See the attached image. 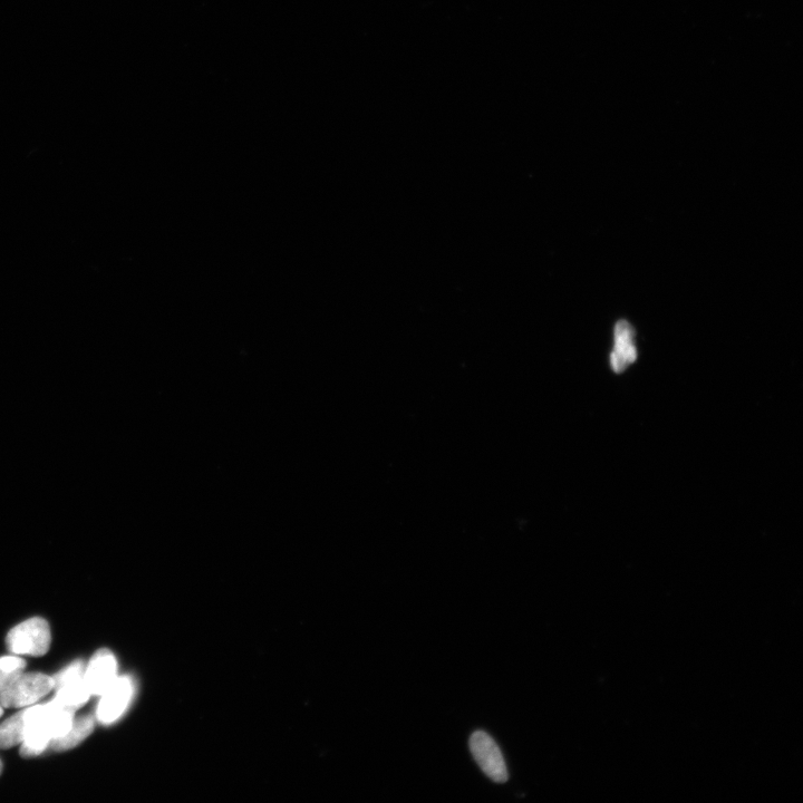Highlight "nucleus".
I'll return each instance as SVG.
<instances>
[{
	"label": "nucleus",
	"instance_id": "obj_13",
	"mask_svg": "<svg viewBox=\"0 0 803 803\" xmlns=\"http://www.w3.org/2000/svg\"><path fill=\"white\" fill-rule=\"evenodd\" d=\"M2 771H3V763L2 761H0V775H2Z\"/></svg>",
	"mask_w": 803,
	"mask_h": 803
},
{
	"label": "nucleus",
	"instance_id": "obj_10",
	"mask_svg": "<svg viewBox=\"0 0 803 803\" xmlns=\"http://www.w3.org/2000/svg\"><path fill=\"white\" fill-rule=\"evenodd\" d=\"M95 721L91 715H84L79 719H74L72 727L62 737L50 742V747L56 752L71 750L89 738L94 731Z\"/></svg>",
	"mask_w": 803,
	"mask_h": 803
},
{
	"label": "nucleus",
	"instance_id": "obj_2",
	"mask_svg": "<svg viewBox=\"0 0 803 803\" xmlns=\"http://www.w3.org/2000/svg\"><path fill=\"white\" fill-rule=\"evenodd\" d=\"M54 686L55 682L51 676L23 672L0 695V705L4 709L25 708L43 699L54 690Z\"/></svg>",
	"mask_w": 803,
	"mask_h": 803
},
{
	"label": "nucleus",
	"instance_id": "obj_4",
	"mask_svg": "<svg viewBox=\"0 0 803 803\" xmlns=\"http://www.w3.org/2000/svg\"><path fill=\"white\" fill-rule=\"evenodd\" d=\"M474 760L485 775L496 783L508 781V770L505 759L495 740L483 731L474 732L469 742Z\"/></svg>",
	"mask_w": 803,
	"mask_h": 803
},
{
	"label": "nucleus",
	"instance_id": "obj_7",
	"mask_svg": "<svg viewBox=\"0 0 803 803\" xmlns=\"http://www.w3.org/2000/svg\"><path fill=\"white\" fill-rule=\"evenodd\" d=\"M118 677V662L106 648L94 654L84 671V683L91 696H102Z\"/></svg>",
	"mask_w": 803,
	"mask_h": 803
},
{
	"label": "nucleus",
	"instance_id": "obj_11",
	"mask_svg": "<svg viewBox=\"0 0 803 803\" xmlns=\"http://www.w3.org/2000/svg\"><path fill=\"white\" fill-rule=\"evenodd\" d=\"M26 667V662L19 657L5 656L0 659V695L8 688Z\"/></svg>",
	"mask_w": 803,
	"mask_h": 803
},
{
	"label": "nucleus",
	"instance_id": "obj_9",
	"mask_svg": "<svg viewBox=\"0 0 803 803\" xmlns=\"http://www.w3.org/2000/svg\"><path fill=\"white\" fill-rule=\"evenodd\" d=\"M32 713L33 706L13 715L0 725V750L11 749L24 742Z\"/></svg>",
	"mask_w": 803,
	"mask_h": 803
},
{
	"label": "nucleus",
	"instance_id": "obj_8",
	"mask_svg": "<svg viewBox=\"0 0 803 803\" xmlns=\"http://www.w3.org/2000/svg\"><path fill=\"white\" fill-rule=\"evenodd\" d=\"M637 359L634 345V330L630 323L619 322L615 327V347L611 355V365L616 373H622Z\"/></svg>",
	"mask_w": 803,
	"mask_h": 803
},
{
	"label": "nucleus",
	"instance_id": "obj_1",
	"mask_svg": "<svg viewBox=\"0 0 803 803\" xmlns=\"http://www.w3.org/2000/svg\"><path fill=\"white\" fill-rule=\"evenodd\" d=\"M75 712L55 700L33 706L26 737L22 743L21 756L23 758L40 756L50 746L52 740L62 737L71 729Z\"/></svg>",
	"mask_w": 803,
	"mask_h": 803
},
{
	"label": "nucleus",
	"instance_id": "obj_3",
	"mask_svg": "<svg viewBox=\"0 0 803 803\" xmlns=\"http://www.w3.org/2000/svg\"><path fill=\"white\" fill-rule=\"evenodd\" d=\"M6 643L14 654L44 656L51 646L50 625L40 617L28 619L8 633Z\"/></svg>",
	"mask_w": 803,
	"mask_h": 803
},
{
	"label": "nucleus",
	"instance_id": "obj_5",
	"mask_svg": "<svg viewBox=\"0 0 803 803\" xmlns=\"http://www.w3.org/2000/svg\"><path fill=\"white\" fill-rule=\"evenodd\" d=\"M84 671V663L76 661L53 677L56 702L76 711L89 701L91 694L83 680Z\"/></svg>",
	"mask_w": 803,
	"mask_h": 803
},
{
	"label": "nucleus",
	"instance_id": "obj_12",
	"mask_svg": "<svg viewBox=\"0 0 803 803\" xmlns=\"http://www.w3.org/2000/svg\"><path fill=\"white\" fill-rule=\"evenodd\" d=\"M3 713H4V708L2 705H0V717H2Z\"/></svg>",
	"mask_w": 803,
	"mask_h": 803
},
{
	"label": "nucleus",
	"instance_id": "obj_6",
	"mask_svg": "<svg viewBox=\"0 0 803 803\" xmlns=\"http://www.w3.org/2000/svg\"><path fill=\"white\" fill-rule=\"evenodd\" d=\"M134 693L133 682L129 676H118L114 683L101 696L96 709V718L102 724H111L119 720L127 711Z\"/></svg>",
	"mask_w": 803,
	"mask_h": 803
}]
</instances>
